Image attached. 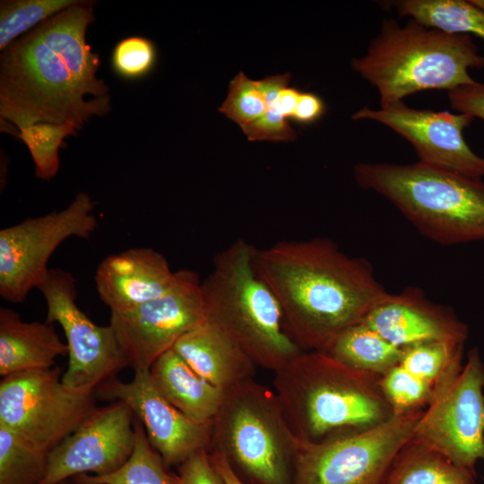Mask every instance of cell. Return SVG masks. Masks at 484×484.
Returning <instances> with one entry per match:
<instances>
[{"instance_id":"cell-1","label":"cell","mask_w":484,"mask_h":484,"mask_svg":"<svg viewBox=\"0 0 484 484\" xmlns=\"http://www.w3.org/2000/svg\"><path fill=\"white\" fill-rule=\"evenodd\" d=\"M95 2L79 0L12 42L0 55V116L18 130L68 123L77 131L110 111L101 60L86 42Z\"/></svg>"},{"instance_id":"cell-2","label":"cell","mask_w":484,"mask_h":484,"mask_svg":"<svg viewBox=\"0 0 484 484\" xmlns=\"http://www.w3.org/2000/svg\"><path fill=\"white\" fill-rule=\"evenodd\" d=\"M255 266L276 296L288 332L304 351H325L391 293L371 264L327 238L282 240L255 249Z\"/></svg>"},{"instance_id":"cell-3","label":"cell","mask_w":484,"mask_h":484,"mask_svg":"<svg viewBox=\"0 0 484 484\" xmlns=\"http://www.w3.org/2000/svg\"><path fill=\"white\" fill-rule=\"evenodd\" d=\"M380 380L325 352L309 350L274 372L272 385L298 441L324 444L367 431L393 417Z\"/></svg>"},{"instance_id":"cell-4","label":"cell","mask_w":484,"mask_h":484,"mask_svg":"<svg viewBox=\"0 0 484 484\" xmlns=\"http://www.w3.org/2000/svg\"><path fill=\"white\" fill-rule=\"evenodd\" d=\"M255 247L238 238L217 254L202 281L206 319L257 366L278 371L304 351L287 330L281 305L255 266Z\"/></svg>"},{"instance_id":"cell-5","label":"cell","mask_w":484,"mask_h":484,"mask_svg":"<svg viewBox=\"0 0 484 484\" xmlns=\"http://www.w3.org/2000/svg\"><path fill=\"white\" fill-rule=\"evenodd\" d=\"M351 67L376 88L385 107L419 91H449L474 82L469 69L484 68V56L471 35L449 34L412 19L404 25L385 19Z\"/></svg>"},{"instance_id":"cell-6","label":"cell","mask_w":484,"mask_h":484,"mask_svg":"<svg viewBox=\"0 0 484 484\" xmlns=\"http://www.w3.org/2000/svg\"><path fill=\"white\" fill-rule=\"evenodd\" d=\"M359 186L395 206L421 235L442 245L484 240V183L420 161L359 162Z\"/></svg>"},{"instance_id":"cell-7","label":"cell","mask_w":484,"mask_h":484,"mask_svg":"<svg viewBox=\"0 0 484 484\" xmlns=\"http://www.w3.org/2000/svg\"><path fill=\"white\" fill-rule=\"evenodd\" d=\"M298 444L274 391L254 379L224 391L208 452L246 484H294Z\"/></svg>"},{"instance_id":"cell-8","label":"cell","mask_w":484,"mask_h":484,"mask_svg":"<svg viewBox=\"0 0 484 484\" xmlns=\"http://www.w3.org/2000/svg\"><path fill=\"white\" fill-rule=\"evenodd\" d=\"M455 359L434 385L413 437L476 476L484 462V362L477 348Z\"/></svg>"},{"instance_id":"cell-9","label":"cell","mask_w":484,"mask_h":484,"mask_svg":"<svg viewBox=\"0 0 484 484\" xmlns=\"http://www.w3.org/2000/svg\"><path fill=\"white\" fill-rule=\"evenodd\" d=\"M93 393L64 384L58 367L4 376L0 426L49 453L97 408Z\"/></svg>"},{"instance_id":"cell-10","label":"cell","mask_w":484,"mask_h":484,"mask_svg":"<svg viewBox=\"0 0 484 484\" xmlns=\"http://www.w3.org/2000/svg\"><path fill=\"white\" fill-rule=\"evenodd\" d=\"M94 205L89 194L80 192L61 211L0 230V295L4 300L25 301L45 279L49 258L65 239L90 238L98 227Z\"/></svg>"},{"instance_id":"cell-11","label":"cell","mask_w":484,"mask_h":484,"mask_svg":"<svg viewBox=\"0 0 484 484\" xmlns=\"http://www.w3.org/2000/svg\"><path fill=\"white\" fill-rule=\"evenodd\" d=\"M423 411L394 414L358 435L324 444H298L294 484H381Z\"/></svg>"},{"instance_id":"cell-12","label":"cell","mask_w":484,"mask_h":484,"mask_svg":"<svg viewBox=\"0 0 484 484\" xmlns=\"http://www.w3.org/2000/svg\"><path fill=\"white\" fill-rule=\"evenodd\" d=\"M47 305L46 322L58 323L68 347V365L62 382L73 388L95 390L129 361L110 324L100 326L77 303L76 280L64 269H49L37 288Z\"/></svg>"},{"instance_id":"cell-13","label":"cell","mask_w":484,"mask_h":484,"mask_svg":"<svg viewBox=\"0 0 484 484\" xmlns=\"http://www.w3.org/2000/svg\"><path fill=\"white\" fill-rule=\"evenodd\" d=\"M205 320L202 281L194 271L181 269L164 294L130 311L110 313L109 324L130 367L150 370L160 355Z\"/></svg>"},{"instance_id":"cell-14","label":"cell","mask_w":484,"mask_h":484,"mask_svg":"<svg viewBox=\"0 0 484 484\" xmlns=\"http://www.w3.org/2000/svg\"><path fill=\"white\" fill-rule=\"evenodd\" d=\"M134 414L123 402L96 408L48 454L39 484H57L81 474L103 476L120 469L135 445Z\"/></svg>"},{"instance_id":"cell-15","label":"cell","mask_w":484,"mask_h":484,"mask_svg":"<svg viewBox=\"0 0 484 484\" xmlns=\"http://www.w3.org/2000/svg\"><path fill=\"white\" fill-rule=\"evenodd\" d=\"M352 118L391 128L412 145L422 163L475 179L484 177V158L472 151L462 135L474 120L471 115L418 109L399 101L378 109L364 107Z\"/></svg>"},{"instance_id":"cell-16","label":"cell","mask_w":484,"mask_h":484,"mask_svg":"<svg viewBox=\"0 0 484 484\" xmlns=\"http://www.w3.org/2000/svg\"><path fill=\"white\" fill-rule=\"evenodd\" d=\"M96 390L103 399L129 406L168 467L180 465L200 450H209L212 421L199 423L182 413L159 392L150 370H134L130 382L110 378Z\"/></svg>"},{"instance_id":"cell-17","label":"cell","mask_w":484,"mask_h":484,"mask_svg":"<svg viewBox=\"0 0 484 484\" xmlns=\"http://www.w3.org/2000/svg\"><path fill=\"white\" fill-rule=\"evenodd\" d=\"M362 322L398 348L434 341L464 344L469 333L450 307L433 303L417 287L392 294Z\"/></svg>"},{"instance_id":"cell-18","label":"cell","mask_w":484,"mask_h":484,"mask_svg":"<svg viewBox=\"0 0 484 484\" xmlns=\"http://www.w3.org/2000/svg\"><path fill=\"white\" fill-rule=\"evenodd\" d=\"M175 275L161 253L133 247L107 256L98 266L94 281L110 313H125L164 294Z\"/></svg>"},{"instance_id":"cell-19","label":"cell","mask_w":484,"mask_h":484,"mask_svg":"<svg viewBox=\"0 0 484 484\" xmlns=\"http://www.w3.org/2000/svg\"><path fill=\"white\" fill-rule=\"evenodd\" d=\"M203 379L225 391L254 379L257 366L229 337L207 319L172 348Z\"/></svg>"},{"instance_id":"cell-20","label":"cell","mask_w":484,"mask_h":484,"mask_svg":"<svg viewBox=\"0 0 484 484\" xmlns=\"http://www.w3.org/2000/svg\"><path fill=\"white\" fill-rule=\"evenodd\" d=\"M68 355L52 324L24 322L18 312L0 308V375L53 367L59 356Z\"/></svg>"},{"instance_id":"cell-21","label":"cell","mask_w":484,"mask_h":484,"mask_svg":"<svg viewBox=\"0 0 484 484\" xmlns=\"http://www.w3.org/2000/svg\"><path fill=\"white\" fill-rule=\"evenodd\" d=\"M150 374L159 392L186 417L199 423L212 421L224 391L200 376L173 349L154 361Z\"/></svg>"},{"instance_id":"cell-22","label":"cell","mask_w":484,"mask_h":484,"mask_svg":"<svg viewBox=\"0 0 484 484\" xmlns=\"http://www.w3.org/2000/svg\"><path fill=\"white\" fill-rule=\"evenodd\" d=\"M381 484H475L474 476L412 437L391 462Z\"/></svg>"},{"instance_id":"cell-23","label":"cell","mask_w":484,"mask_h":484,"mask_svg":"<svg viewBox=\"0 0 484 484\" xmlns=\"http://www.w3.org/2000/svg\"><path fill=\"white\" fill-rule=\"evenodd\" d=\"M323 352L350 367L380 376L397 366L402 356L401 348L363 322L343 331Z\"/></svg>"},{"instance_id":"cell-24","label":"cell","mask_w":484,"mask_h":484,"mask_svg":"<svg viewBox=\"0 0 484 484\" xmlns=\"http://www.w3.org/2000/svg\"><path fill=\"white\" fill-rule=\"evenodd\" d=\"M400 16L449 34H473L484 39V11L464 0H398Z\"/></svg>"},{"instance_id":"cell-25","label":"cell","mask_w":484,"mask_h":484,"mask_svg":"<svg viewBox=\"0 0 484 484\" xmlns=\"http://www.w3.org/2000/svg\"><path fill=\"white\" fill-rule=\"evenodd\" d=\"M135 445L129 460L113 473L96 476L81 474L72 478L80 484H180L159 453L151 446L144 428L134 417Z\"/></svg>"},{"instance_id":"cell-26","label":"cell","mask_w":484,"mask_h":484,"mask_svg":"<svg viewBox=\"0 0 484 484\" xmlns=\"http://www.w3.org/2000/svg\"><path fill=\"white\" fill-rule=\"evenodd\" d=\"M48 454L0 426V484H39Z\"/></svg>"},{"instance_id":"cell-27","label":"cell","mask_w":484,"mask_h":484,"mask_svg":"<svg viewBox=\"0 0 484 484\" xmlns=\"http://www.w3.org/2000/svg\"><path fill=\"white\" fill-rule=\"evenodd\" d=\"M79 0H4L0 2V50Z\"/></svg>"},{"instance_id":"cell-28","label":"cell","mask_w":484,"mask_h":484,"mask_svg":"<svg viewBox=\"0 0 484 484\" xmlns=\"http://www.w3.org/2000/svg\"><path fill=\"white\" fill-rule=\"evenodd\" d=\"M77 130L70 124L37 123L19 129L15 135L27 146L35 165L37 177H54L60 165L59 150L63 141L75 135Z\"/></svg>"},{"instance_id":"cell-29","label":"cell","mask_w":484,"mask_h":484,"mask_svg":"<svg viewBox=\"0 0 484 484\" xmlns=\"http://www.w3.org/2000/svg\"><path fill=\"white\" fill-rule=\"evenodd\" d=\"M464 344L424 341L402 349L400 365L415 376L433 385L452 362L462 356Z\"/></svg>"},{"instance_id":"cell-30","label":"cell","mask_w":484,"mask_h":484,"mask_svg":"<svg viewBox=\"0 0 484 484\" xmlns=\"http://www.w3.org/2000/svg\"><path fill=\"white\" fill-rule=\"evenodd\" d=\"M290 81V73L262 79L267 110L260 119L242 130L249 141L291 142L297 138L296 131L279 105V93L282 88L289 85Z\"/></svg>"},{"instance_id":"cell-31","label":"cell","mask_w":484,"mask_h":484,"mask_svg":"<svg viewBox=\"0 0 484 484\" xmlns=\"http://www.w3.org/2000/svg\"><path fill=\"white\" fill-rule=\"evenodd\" d=\"M380 383L394 414L425 410L435 385L411 374L400 364L382 376Z\"/></svg>"},{"instance_id":"cell-32","label":"cell","mask_w":484,"mask_h":484,"mask_svg":"<svg viewBox=\"0 0 484 484\" xmlns=\"http://www.w3.org/2000/svg\"><path fill=\"white\" fill-rule=\"evenodd\" d=\"M267 110L262 80L254 81L238 73L230 82L220 111L243 130L260 119Z\"/></svg>"},{"instance_id":"cell-33","label":"cell","mask_w":484,"mask_h":484,"mask_svg":"<svg viewBox=\"0 0 484 484\" xmlns=\"http://www.w3.org/2000/svg\"><path fill=\"white\" fill-rule=\"evenodd\" d=\"M157 62L155 44L141 36L126 37L117 43L111 54L114 73L122 79L134 81L148 75Z\"/></svg>"},{"instance_id":"cell-34","label":"cell","mask_w":484,"mask_h":484,"mask_svg":"<svg viewBox=\"0 0 484 484\" xmlns=\"http://www.w3.org/2000/svg\"><path fill=\"white\" fill-rule=\"evenodd\" d=\"M180 484H226L212 464L208 450L203 449L177 466Z\"/></svg>"},{"instance_id":"cell-35","label":"cell","mask_w":484,"mask_h":484,"mask_svg":"<svg viewBox=\"0 0 484 484\" xmlns=\"http://www.w3.org/2000/svg\"><path fill=\"white\" fill-rule=\"evenodd\" d=\"M451 108L484 120V83L474 82L447 92Z\"/></svg>"},{"instance_id":"cell-36","label":"cell","mask_w":484,"mask_h":484,"mask_svg":"<svg viewBox=\"0 0 484 484\" xmlns=\"http://www.w3.org/2000/svg\"><path fill=\"white\" fill-rule=\"evenodd\" d=\"M324 111V104L320 97L312 92H301L293 121L311 124L319 119Z\"/></svg>"},{"instance_id":"cell-37","label":"cell","mask_w":484,"mask_h":484,"mask_svg":"<svg viewBox=\"0 0 484 484\" xmlns=\"http://www.w3.org/2000/svg\"><path fill=\"white\" fill-rule=\"evenodd\" d=\"M212 464L220 474L226 484H246L235 473L225 457L219 452H209Z\"/></svg>"},{"instance_id":"cell-38","label":"cell","mask_w":484,"mask_h":484,"mask_svg":"<svg viewBox=\"0 0 484 484\" xmlns=\"http://www.w3.org/2000/svg\"><path fill=\"white\" fill-rule=\"evenodd\" d=\"M471 4L484 11V0H470Z\"/></svg>"},{"instance_id":"cell-39","label":"cell","mask_w":484,"mask_h":484,"mask_svg":"<svg viewBox=\"0 0 484 484\" xmlns=\"http://www.w3.org/2000/svg\"><path fill=\"white\" fill-rule=\"evenodd\" d=\"M57 484H80L78 482H76L73 479H69V480H64V481H61Z\"/></svg>"}]
</instances>
